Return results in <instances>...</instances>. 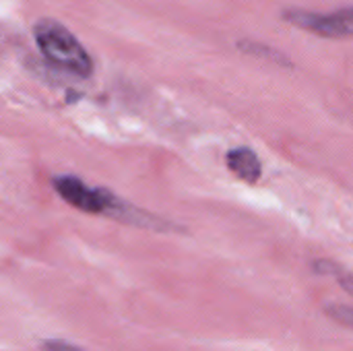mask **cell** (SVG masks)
<instances>
[{
	"label": "cell",
	"instance_id": "cell-2",
	"mask_svg": "<svg viewBox=\"0 0 353 351\" xmlns=\"http://www.w3.org/2000/svg\"><path fill=\"white\" fill-rule=\"evenodd\" d=\"M33 37L41 56L56 68L74 77H91L95 62L77 35L56 19H39L33 27Z\"/></svg>",
	"mask_w": 353,
	"mask_h": 351
},
{
	"label": "cell",
	"instance_id": "cell-6",
	"mask_svg": "<svg viewBox=\"0 0 353 351\" xmlns=\"http://www.w3.org/2000/svg\"><path fill=\"white\" fill-rule=\"evenodd\" d=\"M327 314L337 321L339 325L347 327L353 331V308L352 306H343V304H329L327 306Z\"/></svg>",
	"mask_w": 353,
	"mask_h": 351
},
{
	"label": "cell",
	"instance_id": "cell-3",
	"mask_svg": "<svg viewBox=\"0 0 353 351\" xmlns=\"http://www.w3.org/2000/svg\"><path fill=\"white\" fill-rule=\"evenodd\" d=\"M228 170L246 184H259L263 178V161L250 147H234L225 153Z\"/></svg>",
	"mask_w": 353,
	"mask_h": 351
},
{
	"label": "cell",
	"instance_id": "cell-7",
	"mask_svg": "<svg viewBox=\"0 0 353 351\" xmlns=\"http://www.w3.org/2000/svg\"><path fill=\"white\" fill-rule=\"evenodd\" d=\"M41 350L43 351H81L77 345L72 343H66V341H58V339H48L41 343Z\"/></svg>",
	"mask_w": 353,
	"mask_h": 351
},
{
	"label": "cell",
	"instance_id": "cell-1",
	"mask_svg": "<svg viewBox=\"0 0 353 351\" xmlns=\"http://www.w3.org/2000/svg\"><path fill=\"white\" fill-rule=\"evenodd\" d=\"M52 188L64 203H68L70 207H74L83 213H89V215H105L110 219H118L128 225L157 230V232L180 230L178 225L126 203L112 190H108L103 186H91L89 182L77 178V176H70V174L54 176Z\"/></svg>",
	"mask_w": 353,
	"mask_h": 351
},
{
	"label": "cell",
	"instance_id": "cell-4",
	"mask_svg": "<svg viewBox=\"0 0 353 351\" xmlns=\"http://www.w3.org/2000/svg\"><path fill=\"white\" fill-rule=\"evenodd\" d=\"M238 48L248 56H254V58H261V60H267V62H273V64H281V66H292V60L281 50L271 48L267 43H261V41H254V39H240Z\"/></svg>",
	"mask_w": 353,
	"mask_h": 351
},
{
	"label": "cell",
	"instance_id": "cell-5",
	"mask_svg": "<svg viewBox=\"0 0 353 351\" xmlns=\"http://www.w3.org/2000/svg\"><path fill=\"white\" fill-rule=\"evenodd\" d=\"M314 269L319 271V273H327V275H333L335 279H337V283L350 294L353 296V273L350 271H345V269H341L339 265H335V263H329V261H319L316 265H314Z\"/></svg>",
	"mask_w": 353,
	"mask_h": 351
}]
</instances>
